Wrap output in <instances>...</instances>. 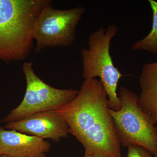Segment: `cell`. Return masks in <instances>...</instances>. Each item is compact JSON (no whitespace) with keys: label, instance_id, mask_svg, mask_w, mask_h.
Listing matches in <instances>:
<instances>
[{"label":"cell","instance_id":"6da1fadb","mask_svg":"<svg viewBox=\"0 0 157 157\" xmlns=\"http://www.w3.org/2000/svg\"><path fill=\"white\" fill-rule=\"evenodd\" d=\"M109 108L104 86L94 78L84 80L76 98L56 110L67 123L70 133L84 147V155L121 157V145Z\"/></svg>","mask_w":157,"mask_h":157},{"label":"cell","instance_id":"7a4b0ae2","mask_svg":"<svg viewBox=\"0 0 157 157\" xmlns=\"http://www.w3.org/2000/svg\"><path fill=\"white\" fill-rule=\"evenodd\" d=\"M50 0H0V61L25 60L34 48V26Z\"/></svg>","mask_w":157,"mask_h":157},{"label":"cell","instance_id":"3957f363","mask_svg":"<svg viewBox=\"0 0 157 157\" xmlns=\"http://www.w3.org/2000/svg\"><path fill=\"white\" fill-rule=\"evenodd\" d=\"M118 29L114 24L107 29L100 27L91 33L88 39V48L81 51L82 76L84 80L99 77L107 93L110 109L115 111L121 108L118 96V83L122 74L113 62L109 52L110 42L117 34Z\"/></svg>","mask_w":157,"mask_h":157},{"label":"cell","instance_id":"277c9868","mask_svg":"<svg viewBox=\"0 0 157 157\" xmlns=\"http://www.w3.org/2000/svg\"><path fill=\"white\" fill-rule=\"evenodd\" d=\"M121 108L115 111L109 108L121 145L144 147L157 157V126L138 105V96L124 86L119 91Z\"/></svg>","mask_w":157,"mask_h":157},{"label":"cell","instance_id":"5b68a950","mask_svg":"<svg viewBox=\"0 0 157 157\" xmlns=\"http://www.w3.org/2000/svg\"><path fill=\"white\" fill-rule=\"evenodd\" d=\"M22 71L26 82L25 94L20 104L2 122L9 123L38 113L56 110L74 99L78 91L59 89L42 81L34 71L32 62H25Z\"/></svg>","mask_w":157,"mask_h":157},{"label":"cell","instance_id":"8992f818","mask_svg":"<svg viewBox=\"0 0 157 157\" xmlns=\"http://www.w3.org/2000/svg\"><path fill=\"white\" fill-rule=\"evenodd\" d=\"M86 11L83 7L66 10L55 9L52 2L39 12L34 26L33 36L38 52L48 47H68L76 37V27Z\"/></svg>","mask_w":157,"mask_h":157},{"label":"cell","instance_id":"52a82bcc","mask_svg":"<svg viewBox=\"0 0 157 157\" xmlns=\"http://www.w3.org/2000/svg\"><path fill=\"white\" fill-rule=\"evenodd\" d=\"M5 128L43 139L58 142L67 137L70 128L65 119L56 110L35 113L17 121L6 124Z\"/></svg>","mask_w":157,"mask_h":157},{"label":"cell","instance_id":"ba28073f","mask_svg":"<svg viewBox=\"0 0 157 157\" xmlns=\"http://www.w3.org/2000/svg\"><path fill=\"white\" fill-rule=\"evenodd\" d=\"M0 146L2 154L11 157H47L51 147L45 139L2 127Z\"/></svg>","mask_w":157,"mask_h":157},{"label":"cell","instance_id":"9c48e42d","mask_svg":"<svg viewBox=\"0 0 157 157\" xmlns=\"http://www.w3.org/2000/svg\"><path fill=\"white\" fill-rule=\"evenodd\" d=\"M141 88L138 103L140 109L157 124V61L144 65L139 77Z\"/></svg>","mask_w":157,"mask_h":157},{"label":"cell","instance_id":"30bf717a","mask_svg":"<svg viewBox=\"0 0 157 157\" xmlns=\"http://www.w3.org/2000/svg\"><path fill=\"white\" fill-rule=\"evenodd\" d=\"M153 12L152 25L151 32L146 37L137 41L132 46L134 51L145 50L157 54V2L148 0Z\"/></svg>","mask_w":157,"mask_h":157},{"label":"cell","instance_id":"8fae6325","mask_svg":"<svg viewBox=\"0 0 157 157\" xmlns=\"http://www.w3.org/2000/svg\"><path fill=\"white\" fill-rule=\"evenodd\" d=\"M128 154L126 157H154L146 149L135 145L127 146Z\"/></svg>","mask_w":157,"mask_h":157},{"label":"cell","instance_id":"7c38bea8","mask_svg":"<svg viewBox=\"0 0 157 157\" xmlns=\"http://www.w3.org/2000/svg\"><path fill=\"white\" fill-rule=\"evenodd\" d=\"M0 157H11L10 156H9L6 155L2 154L0 155Z\"/></svg>","mask_w":157,"mask_h":157},{"label":"cell","instance_id":"4fadbf2b","mask_svg":"<svg viewBox=\"0 0 157 157\" xmlns=\"http://www.w3.org/2000/svg\"><path fill=\"white\" fill-rule=\"evenodd\" d=\"M2 154V149L1 148V146H0V155Z\"/></svg>","mask_w":157,"mask_h":157},{"label":"cell","instance_id":"5bb4252c","mask_svg":"<svg viewBox=\"0 0 157 157\" xmlns=\"http://www.w3.org/2000/svg\"><path fill=\"white\" fill-rule=\"evenodd\" d=\"M83 157H94L90 156H85V155H84V156ZM124 157H126V156Z\"/></svg>","mask_w":157,"mask_h":157}]
</instances>
